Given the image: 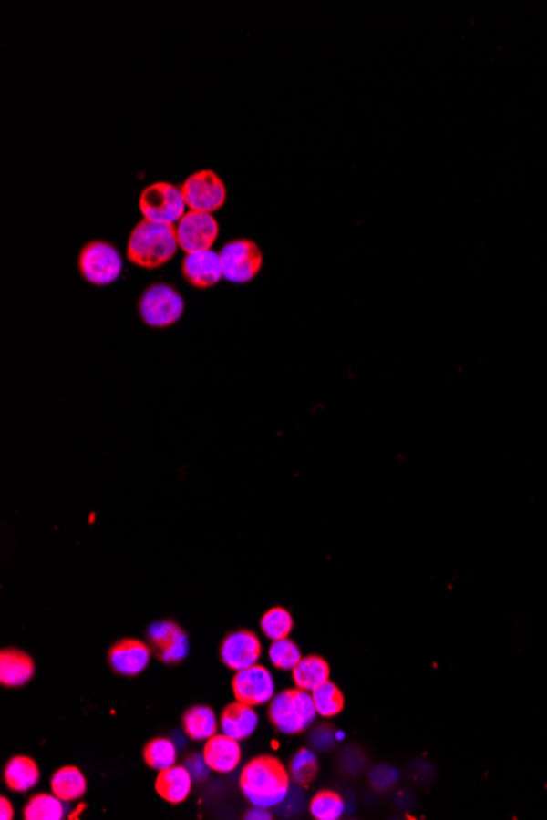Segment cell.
Returning <instances> with one entry per match:
<instances>
[{"mask_svg": "<svg viewBox=\"0 0 547 820\" xmlns=\"http://www.w3.org/2000/svg\"><path fill=\"white\" fill-rule=\"evenodd\" d=\"M240 788L251 805L269 809L289 796L290 773L275 756H256L243 766Z\"/></svg>", "mask_w": 547, "mask_h": 820, "instance_id": "cell-1", "label": "cell"}, {"mask_svg": "<svg viewBox=\"0 0 547 820\" xmlns=\"http://www.w3.org/2000/svg\"><path fill=\"white\" fill-rule=\"evenodd\" d=\"M178 246L176 226L143 220L129 234L127 254L137 266L158 269L174 258Z\"/></svg>", "mask_w": 547, "mask_h": 820, "instance_id": "cell-2", "label": "cell"}, {"mask_svg": "<svg viewBox=\"0 0 547 820\" xmlns=\"http://www.w3.org/2000/svg\"><path fill=\"white\" fill-rule=\"evenodd\" d=\"M312 692L305 690H285L274 696L269 706V719L274 727L285 735L306 731L316 719Z\"/></svg>", "mask_w": 547, "mask_h": 820, "instance_id": "cell-3", "label": "cell"}, {"mask_svg": "<svg viewBox=\"0 0 547 820\" xmlns=\"http://www.w3.org/2000/svg\"><path fill=\"white\" fill-rule=\"evenodd\" d=\"M139 210L150 221L164 225L179 223L185 215L182 189L166 182L150 185L139 195Z\"/></svg>", "mask_w": 547, "mask_h": 820, "instance_id": "cell-4", "label": "cell"}, {"mask_svg": "<svg viewBox=\"0 0 547 820\" xmlns=\"http://www.w3.org/2000/svg\"><path fill=\"white\" fill-rule=\"evenodd\" d=\"M141 320L151 328H168L178 323L184 314V300L178 290L164 283H156L146 290L139 300Z\"/></svg>", "mask_w": 547, "mask_h": 820, "instance_id": "cell-5", "label": "cell"}, {"mask_svg": "<svg viewBox=\"0 0 547 820\" xmlns=\"http://www.w3.org/2000/svg\"><path fill=\"white\" fill-rule=\"evenodd\" d=\"M79 269L86 281L94 285H110L120 277L123 262L119 251L105 241H92L84 246L79 256Z\"/></svg>", "mask_w": 547, "mask_h": 820, "instance_id": "cell-6", "label": "cell"}, {"mask_svg": "<svg viewBox=\"0 0 547 820\" xmlns=\"http://www.w3.org/2000/svg\"><path fill=\"white\" fill-rule=\"evenodd\" d=\"M223 277L232 283H246L258 275L263 267V252L256 242L236 240L228 242L220 252Z\"/></svg>", "mask_w": 547, "mask_h": 820, "instance_id": "cell-7", "label": "cell"}, {"mask_svg": "<svg viewBox=\"0 0 547 820\" xmlns=\"http://www.w3.org/2000/svg\"><path fill=\"white\" fill-rule=\"evenodd\" d=\"M185 205L193 211L212 213L223 207L226 189L223 180L213 170H201L185 180L181 187Z\"/></svg>", "mask_w": 547, "mask_h": 820, "instance_id": "cell-8", "label": "cell"}, {"mask_svg": "<svg viewBox=\"0 0 547 820\" xmlns=\"http://www.w3.org/2000/svg\"><path fill=\"white\" fill-rule=\"evenodd\" d=\"M218 230L217 220L210 213L191 210L176 226L179 246L187 254L210 250L217 240Z\"/></svg>", "mask_w": 547, "mask_h": 820, "instance_id": "cell-9", "label": "cell"}, {"mask_svg": "<svg viewBox=\"0 0 547 820\" xmlns=\"http://www.w3.org/2000/svg\"><path fill=\"white\" fill-rule=\"evenodd\" d=\"M232 690L236 701H242L250 706H261L273 700L275 684L271 671L256 663L236 671L232 680Z\"/></svg>", "mask_w": 547, "mask_h": 820, "instance_id": "cell-10", "label": "cell"}, {"mask_svg": "<svg viewBox=\"0 0 547 820\" xmlns=\"http://www.w3.org/2000/svg\"><path fill=\"white\" fill-rule=\"evenodd\" d=\"M148 641L162 663L176 665L189 653V639L174 620H158L148 629Z\"/></svg>", "mask_w": 547, "mask_h": 820, "instance_id": "cell-11", "label": "cell"}, {"mask_svg": "<svg viewBox=\"0 0 547 820\" xmlns=\"http://www.w3.org/2000/svg\"><path fill=\"white\" fill-rule=\"evenodd\" d=\"M263 645L253 630L230 632L220 645V657L226 667L234 671L253 667L258 663Z\"/></svg>", "mask_w": 547, "mask_h": 820, "instance_id": "cell-12", "label": "cell"}, {"mask_svg": "<svg viewBox=\"0 0 547 820\" xmlns=\"http://www.w3.org/2000/svg\"><path fill=\"white\" fill-rule=\"evenodd\" d=\"M151 659V649L137 639H121L108 651L110 667L123 676H137L145 671Z\"/></svg>", "mask_w": 547, "mask_h": 820, "instance_id": "cell-13", "label": "cell"}, {"mask_svg": "<svg viewBox=\"0 0 547 820\" xmlns=\"http://www.w3.org/2000/svg\"><path fill=\"white\" fill-rule=\"evenodd\" d=\"M182 273L189 283L197 289L213 287L223 277L220 254L212 250L187 254L182 262Z\"/></svg>", "mask_w": 547, "mask_h": 820, "instance_id": "cell-14", "label": "cell"}, {"mask_svg": "<svg viewBox=\"0 0 547 820\" xmlns=\"http://www.w3.org/2000/svg\"><path fill=\"white\" fill-rule=\"evenodd\" d=\"M240 740L233 739L226 733H215L210 737L203 747V758L210 770L217 773H232L242 762Z\"/></svg>", "mask_w": 547, "mask_h": 820, "instance_id": "cell-15", "label": "cell"}, {"mask_svg": "<svg viewBox=\"0 0 547 820\" xmlns=\"http://www.w3.org/2000/svg\"><path fill=\"white\" fill-rule=\"evenodd\" d=\"M192 774L184 764L164 768L154 781V789L170 805H181L192 791Z\"/></svg>", "mask_w": 547, "mask_h": 820, "instance_id": "cell-16", "label": "cell"}, {"mask_svg": "<svg viewBox=\"0 0 547 820\" xmlns=\"http://www.w3.org/2000/svg\"><path fill=\"white\" fill-rule=\"evenodd\" d=\"M258 724L259 717L258 712L254 711V706H250L242 701L228 704L220 717V725H222L223 733L236 740L250 739L254 731L258 729Z\"/></svg>", "mask_w": 547, "mask_h": 820, "instance_id": "cell-17", "label": "cell"}, {"mask_svg": "<svg viewBox=\"0 0 547 820\" xmlns=\"http://www.w3.org/2000/svg\"><path fill=\"white\" fill-rule=\"evenodd\" d=\"M35 675L32 657L18 649L0 651V683L7 688H18L28 683Z\"/></svg>", "mask_w": 547, "mask_h": 820, "instance_id": "cell-18", "label": "cell"}, {"mask_svg": "<svg viewBox=\"0 0 547 820\" xmlns=\"http://www.w3.org/2000/svg\"><path fill=\"white\" fill-rule=\"evenodd\" d=\"M4 781L10 791L26 793L38 784L40 768L30 756H14L4 768Z\"/></svg>", "mask_w": 547, "mask_h": 820, "instance_id": "cell-19", "label": "cell"}, {"mask_svg": "<svg viewBox=\"0 0 547 820\" xmlns=\"http://www.w3.org/2000/svg\"><path fill=\"white\" fill-rule=\"evenodd\" d=\"M292 678L297 688L312 692L330 680V665L318 655L302 657L297 667L292 670Z\"/></svg>", "mask_w": 547, "mask_h": 820, "instance_id": "cell-20", "label": "cell"}, {"mask_svg": "<svg viewBox=\"0 0 547 820\" xmlns=\"http://www.w3.org/2000/svg\"><path fill=\"white\" fill-rule=\"evenodd\" d=\"M51 791L61 801L71 803L86 794L88 781L77 766L66 764L51 776Z\"/></svg>", "mask_w": 547, "mask_h": 820, "instance_id": "cell-21", "label": "cell"}, {"mask_svg": "<svg viewBox=\"0 0 547 820\" xmlns=\"http://www.w3.org/2000/svg\"><path fill=\"white\" fill-rule=\"evenodd\" d=\"M184 732L192 740H209L218 731L217 716L213 709L207 706H193L187 709L182 717Z\"/></svg>", "mask_w": 547, "mask_h": 820, "instance_id": "cell-22", "label": "cell"}, {"mask_svg": "<svg viewBox=\"0 0 547 820\" xmlns=\"http://www.w3.org/2000/svg\"><path fill=\"white\" fill-rule=\"evenodd\" d=\"M65 801L55 794L40 793L30 797L24 809L25 820H61L65 819Z\"/></svg>", "mask_w": 547, "mask_h": 820, "instance_id": "cell-23", "label": "cell"}, {"mask_svg": "<svg viewBox=\"0 0 547 820\" xmlns=\"http://www.w3.org/2000/svg\"><path fill=\"white\" fill-rule=\"evenodd\" d=\"M143 758L151 770L161 772L164 768H170L172 764H176L178 750L172 743V740L166 739V737H156L146 743L143 748Z\"/></svg>", "mask_w": 547, "mask_h": 820, "instance_id": "cell-24", "label": "cell"}, {"mask_svg": "<svg viewBox=\"0 0 547 820\" xmlns=\"http://www.w3.org/2000/svg\"><path fill=\"white\" fill-rule=\"evenodd\" d=\"M316 712L323 717L338 716L345 708V696L338 688V684L331 683L330 680L316 690L312 692Z\"/></svg>", "mask_w": 547, "mask_h": 820, "instance_id": "cell-25", "label": "cell"}, {"mask_svg": "<svg viewBox=\"0 0 547 820\" xmlns=\"http://www.w3.org/2000/svg\"><path fill=\"white\" fill-rule=\"evenodd\" d=\"M294 629V618L285 608L275 606L263 616L261 620V630L271 641L287 639Z\"/></svg>", "mask_w": 547, "mask_h": 820, "instance_id": "cell-26", "label": "cell"}, {"mask_svg": "<svg viewBox=\"0 0 547 820\" xmlns=\"http://www.w3.org/2000/svg\"><path fill=\"white\" fill-rule=\"evenodd\" d=\"M316 774H318L316 755L308 748L298 750L297 753L292 758V762H290V778H292V781L298 786L306 788V786H310L314 783Z\"/></svg>", "mask_w": 547, "mask_h": 820, "instance_id": "cell-27", "label": "cell"}, {"mask_svg": "<svg viewBox=\"0 0 547 820\" xmlns=\"http://www.w3.org/2000/svg\"><path fill=\"white\" fill-rule=\"evenodd\" d=\"M310 813L316 820H338L345 813V803L333 791H320L310 803Z\"/></svg>", "mask_w": 547, "mask_h": 820, "instance_id": "cell-28", "label": "cell"}, {"mask_svg": "<svg viewBox=\"0 0 547 820\" xmlns=\"http://www.w3.org/2000/svg\"><path fill=\"white\" fill-rule=\"evenodd\" d=\"M269 659L273 661L274 667L292 671L302 660V651L298 649L297 643L287 637L281 641H274L273 645L269 647Z\"/></svg>", "mask_w": 547, "mask_h": 820, "instance_id": "cell-29", "label": "cell"}, {"mask_svg": "<svg viewBox=\"0 0 547 820\" xmlns=\"http://www.w3.org/2000/svg\"><path fill=\"white\" fill-rule=\"evenodd\" d=\"M185 768L191 772L192 774V778L195 781L205 780V778H209V770L210 766L205 762V758L203 755H192L187 758V762H185Z\"/></svg>", "mask_w": 547, "mask_h": 820, "instance_id": "cell-30", "label": "cell"}, {"mask_svg": "<svg viewBox=\"0 0 547 820\" xmlns=\"http://www.w3.org/2000/svg\"><path fill=\"white\" fill-rule=\"evenodd\" d=\"M398 778V773L390 766H382L372 772V784L377 788H390Z\"/></svg>", "mask_w": 547, "mask_h": 820, "instance_id": "cell-31", "label": "cell"}, {"mask_svg": "<svg viewBox=\"0 0 547 820\" xmlns=\"http://www.w3.org/2000/svg\"><path fill=\"white\" fill-rule=\"evenodd\" d=\"M335 737H336V735H333L330 729H318V731H315V733L310 740H314L315 747L326 750V748H330L331 745H333Z\"/></svg>", "mask_w": 547, "mask_h": 820, "instance_id": "cell-32", "label": "cell"}, {"mask_svg": "<svg viewBox=\"0 0 547 820\" xmlns=\"http://www.w3.org/2000/svg\"><path fill=\"white\" fill-rule=\"evenodd\" d=\"M244 819L248 820H271L273 819V815L271 813L267 811V807H261V805H254L251 811L246 813L244 815Z\"/></svg>", "mask_w": 547, "mask_h": 820, "instance_id": "cell-33", "label": "cell"}, {"mask_svg": "<svg viewBox=\"0 0 547 820\" xmlns=\"http://www.w3.org/2000/svg\"><path fill=\"white\" fill-rule=\"evenodd\" d=\"M0 819H14V805H12V803H10L5 796L0 797Z\"/></svg>", "mask_w": 547, "mask_h": 820, "instance_id": "cell-34", "label": "cell"}]
</instances>
